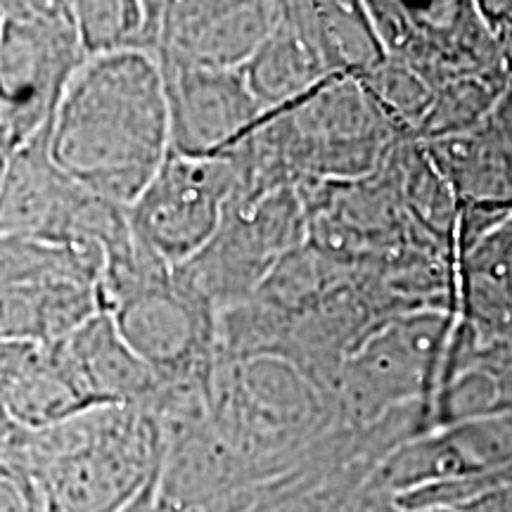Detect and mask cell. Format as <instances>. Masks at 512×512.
Returning <instances> with one entry per match:
<instances>
[{"label":"cell","mask_w":512,"mask_h":512,"mask_svg":"<svg viewBox=\"0 0 512 512\" xmlns=\"http://www.w3.org/2000/svg\"><path fill=\"white\" fill-rule=\"evenodd\" d=\"M48 150L83 190L133 207L171 155L169 98L157 57L86 60L50 121Z\"/></svg>","instance_id":"cell-1"},{"label":"cell","mask_w":512,"mask_h":512,"mask_svg":"<svg viewBox=\"0 0 512 512\" xmlns=\"http://www.w3.org/2000/svg\"><path fill=\"white\" fill-rule=\"evenodd\" d=\"M164 432L133 406H93L27 432L22 465L43 512H119L162 470Z\"/></svg>","instance_id":"cell-2"},{"label":"cell","mask_w":512,"mask_h":512,"mask_svg":"<svg viewBox=\"0 0 512 512\" xmlns=\"http://www.w3.org/2000/svg\"><path fill=\"white\" fill-rule=\"evenodd\" d=\"M0 124L15 147L50 126L86 64L72 3H0Z\"/></svg>","instance_id":"cell-3"},{"label":"cell","mask_w":512,"mask_h":512,"mask_svg":"<svg viewBox=\"0 0 512 512\" xmlns=\"http://www.w3.org/2000/svg\"><path fill=\"white\" fill-rule=\"evenodd\" d=\"M235 192L238 164L230 152L219 157L171 152L155 181L128 207L133 238L178 271L214 242Z\"/></svg>","instance_id":"cell-4"},{"label":"cell","mask_w":512,"mask_h":512,"mask_svg":"<svg viewBox=\"0 0 512 512\" xmlns=\"http://www.w3.org/2000/svg\"><path fill=\"white\" fill-rule=\"evenodd\" d=\"M159 64L169 98L171 152L176 155H228L271 119L249 91L240 69L221 72L164 60Z\"/></svg>","instance_id":"cell-5"},{"label":"cell","mask_w":512,"mask_h":512,"mask_svg":"<svg viewBox=\"0 0 512 512\" xmlns=\"http://www.w3.org/2000/svg\"><path fill=\"white\" fill-rule=\"evenodd\" d=\"M512 465V411L437 427L389 451L377 465V489L399 496Z\"/></svg>","instance_id":"cell-6"},{"label":"cell","mask_w":512,"mask_h":512,"mask_svg":"<svg viewBox=\"0 0 512 512\" xmlns=\"http://www.w3.org/2000/svg\"><path fill=\"white\" fill-rule=\"evenodd\" d=\"M285 15L278 3H166L159 60L197 69H242Z\"/></svg>","instance_id":"cell-7"},{"label":"cell","mask_w":512,"mask_h":512,"mask_svg":"<svg viewBox=\"0 0 512 512\" xmlns=\"http://www.w3.org/2000/svg\"><path fill=\"white\" fill-rule=\"evenodd\" d=\"M60 342L98 406H133L152 415L162 401V380L143 358L133 354L110 313H95Z\"/></svg>","instance_id":"cell-8"},{"label":"cell","mask_w":512,"mask_h":512,"mask_svg":"<svg viewBox=\"0 0 512 512\" xmlns=\"http://www.w3.org/2000/svg\"><path fill=\"white\" fill-rule=\"evenodd\" d=\"M100 285H0V342L53 344L102 311Z\"/></svg>","instance_id":"cell-9"},{"label":"cell","mask_w":512,"mask_h":512,"mask_svg":"<svg viewBox=\"0 0 512 512\" xmlns=\"http://www.w3.org/2000/svg\"><path fill=\"white\" fill-rule=\"evenodd\" d=\"M325 67L316 46L306 34L292 5H285V15L264 46L240 69L249 91L261 102L268 117L297 105L306 91L323 86Z\"/></svg>","instance_id":"cell-10"},{"label":"cell","mask_w":512,"mask_h":512,"mask_svg":"<svg viewBox=\"0 0 512 512\" xmlns=\"http://www.w3.org/2000/svg\"><path fill=\"white\" fill-rule=\"evenodd\" d=\"M88 60L145 53L159 57L166 3H72Z\"/></svg>","instance_id":"cell-11"},{"label":"cell","mask_w":512,"mask_h":512,"mask_svg":"<svg viewBox=\"0 0 512 512\" xmlns=\"http://www.w3.org/2000/svg\"><path fill=\"white\" fill-rule=\"evenodd\" d=\"M107 256L95 247L50 245L0 235V285H43L60 280L100 285Z\"/></svg>","instance_id":"cell-12"},{"label":"cell","mask_w":512,"mask_h":512,"mask_svg":"<svg viewBox=\"0 0 512 512\" xmlns=\"http://www.w3.org/2000/svg\"><path fill=\"white\" fill-rule=\"evenodd\" d=\"M441 159L460 192L477 202L512 200V150L494 126L441 140Z\"/></svg>","instance_id":"cell-13"},{"label":"cell","mask_w":512,"mask_h":512,"mask_svg":"<svg viewBox=\"0 0 512 512\" xmlns=\"http://www.w3.org/2000/svg\"><path fill=\"white\" fill-rule=\"evenodd\" d=\"M0 512H43L36 486L22 465L0 470Z\"/></svg>","instance_id":"cell-14"},{"label":"cell","mask_w":512,"mask_h":512,"mask_svg":"<svg viewBox=\"0 0 512 512\" xmlns=\"http://www.w3.org/2000/svg\"><path fill=\"white\" fill-rule=\"evenodd\" d=\"M489 124L496 128L498 136H501L512 150V83L501 95H498V100L494 102Z\"/></svg>","instance_id":"cell-15"},{"label":"cell","mask_w":512,"mask_h":512,"mask_svg":"<svg viewBox=\"0 0 512 512\" xmlns=\"http://www.w3.org/2000/svg\"><path fill=\"white\" fill-rule=\"evenodd\" d=\"M508 50H510V67H512V41H510V46H508Z\"/></svg>","instance_id":"cell-16"},{"label":"cell","mask_w":512,"mask_h":512,"mask_svg":"<svg viewBox=\"0 0 512 512\" xmlns=\"http://www.w3.org/2000/svg\"><path fill=\"white\" fill-rule=\"evenodd\" d=\"M0 15H3V12H0Z\"/></svg>","instance_id":"cell-17"}]
</instances>
